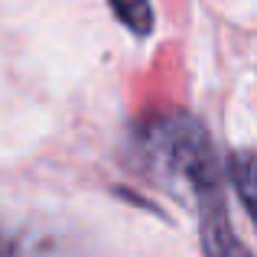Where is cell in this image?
<instances>
[{
	"instance_id": "cell-1",
	"label": "cell",
	"mask_w": 257,
	"mask_h": 257,
	"mask_svg": "<svg viewBox=\"0 0 257 257\" xmlns=\"http://www.w3.org/2000/svg\"><path fill=\"white\" fill-rule=\"evenodd\" d=\"M131 153L153 182L189 195L192 205L225 195V173L208 131L182 111L153 114L134 131Z\"/></svg>"
},
{
	"instance_id": "cell-5",
	"label": "cell",
	"mask_w": 257,
	"mask_h": 257,
	"mask_svg": "<svg viewBox=\"0 0 257 257\" xmlns=\"http://www.w3.org/2000/svg\"><path fill=\"white\" fill-rule=\"evenodd\" d=\"M7 254V244H0V257H4Z\"/></svg>"
},
{
	"instance_id": "cell-4",
	"label": "cell",
	"mask_w": 257,
	"mask_h": 257,
	"mask_svg": "<svg viewBox=\"0 0 257 257\" xmlns=\"http://www.w3.org/2000/svg\"><path fill=\"white\" fill-rule=\"evenodd\" d=\"M114 17L134 33V36H150L153 33V7L150 0H107Z\"/></svg>"
},
{
	"instance_id": "cell-2",
	"label": "cell",
	"mask_w": 257,
	"mask_h": 257,
	"mask_svg": "<svg viewBox=\"0 0 257 257\" xmlns=\"http://www.w3.org/2000/svg\"><path fill=\"white\" fill-rule=\"evenodd\" d=\"M195 212H199V241H202V254L205 257H251L244 241L231 228L225 195H212V199L199 202Z\"/></svg>"
},
{
	"instance_id": "cell-3",
	"label": "cell",
	"mask_w": 257,
	"mask_h": 257,
	"mask_svg": "<svg viewBox=\"0 0 257 257\" xmlns=\"http://www.w3.org/2000/svg\"><path fill=\"white\" fill-rule=\"evenodd\" d=\"M228 176H231L234 192L244 202L247 215H251V221L257 228V153L231 150V157H228Z\"/></svg>"
}]
</instances>
